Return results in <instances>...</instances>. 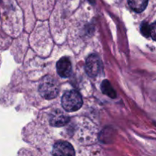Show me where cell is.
<instances>
[{"label":"cell","instance_id":"1","mask_svg":"<svg viewBox=\"0 0 156 156\" xmlns=\"http://www.w3.org/2000/svg\"><path fill=\"white\" fill-rule=\"evenodd\" d=\"M59 91V83L52 76H47L41 80L39 85V93L44 98L51 100L58 95Z\"/></svg>","mask_w":156,"mask_h":156},{"label":"cell","instance_id":"2","mask_svg":"<svg viewBox=\"0 0 156 156\" xmlns=\"http://www.w3.org/2000/svg\"><path fill=\"white\" fill-rule=\"evenodd\" d=\"M83 105L82 95L76 91H66L62 97V106L67 112L77 111Z\"/></svg>","mask_w":156,"mask_h":156},{"label":"cell","instance_id":"3","mask_svg":"<svg viewBox=\"0 0 156 156\" xmlns=\"http://www.w3.org/2000/svg\"><path fill=\"white\" fill-rule=\"evenodd\" d=\"M85 70L90 77H96L101 70V62L98 56L91 54L87 58Z\"/></svg>","mask_w":156,"mask_h":156},{"label":"cell","instance_id":"4","mask_svg":"<svg viewBox=\"0 0 156 156\" xmlns=\"http://www.w3.org/2000/svg\"><path fill=\"white\" fill-rule=\"evenodd\" d=\"M52 154L53 156H75L76 152L69 143L59 141L53 146Z\"/></svg>","mask_w":156,"mask_h":156},{"label":"cell","instance_id":"5","mask_svg":"<svg viewBox=\"0 0 156 156\" xmlns=\"http://www.w3.org/2000/svg\"><path fill=\"white\" fill-rule=\"evenodd\" d=\"M56 70L60 77L67 78L71 75L72 63L68 57H62L56 63Z\"/></svg>","mask_w":156,"mask_h":156},{"label":"cell","instance_id":"6","mask_svg":"<svg viewBox=\"0 0 156 156\" xmlns=\"http://www.w3.org/2000/svg\"><path fill=\"white\" fill-rule=\"evenodd\" d=\"M69 117L59 110H56L53 111L50 118V125L56 127L65 126L66 123H69Z\"/></svg>","mask_w":156,"mask_h":156},{"label":"cell","instance_id":"7","mask_svg":"<svg viewBox=\"0 0 156 156\" xmlns=\"http://www.w3.org/2000/svg\"><path fill=\"white\" fill-rule=\"evenodd\" d=\"M148 2L149 0H128V5L134 12L140 13L146 9Z\"/></svg>","mask_w":156,"mask_h":156},{"label":"cell","instance_id":"8","mask_svg":"<svg viewBox=\"0 0 156 156\" xmlns=\"http://www.w3.org/2000/svg\"><path fill=\"white\" fill-rule=\"evenodd\" d=\"M101 90L102 92H103L104 94L109 96L111 98H116V96H117L115 91H114L113 87L111 86V83H110L108 80L104 81L101 83Z\"/></svg>","mask_w":156,"mask_h":156},{"label":"cell","instance_id":"9","mask_svg":"<svg viewBox=\"0 0 156 156\" xmlns=\"http://www.w3.org/2000/svg\"><path fill=\"white\" fill-rule=\"evenodd\" d=\"M141 32L145 37L150 36V26L148 23L143 22L141 25Z\"/></svg>","mask_w":156,"mask_h":156},{"label":"cell","instance_id":"10","mask_svg":"<svg viewBox=\"0 0 156 156\" xmlns=\"http://www.w3.org/2000/svg\"><path fill=\"white\" fill-rule=\"evenodd\" d=\"M150 36L154 41H156V21L150 26Z\"/></svg>","mask_w":156,"mask_h":156},{"label":"cell","instance_id":"11","mask_svg":"<svg viewBox=\"0 0 156 156\" xmlns=\"http://www.w3.org/2000/svg\"><path fill=\"white\" fill-rule=\"evenodd\" d=\"M0 2H1V0H0Z\"/></svg>","mask_w":156,"mask_h":156}]
</instances>
